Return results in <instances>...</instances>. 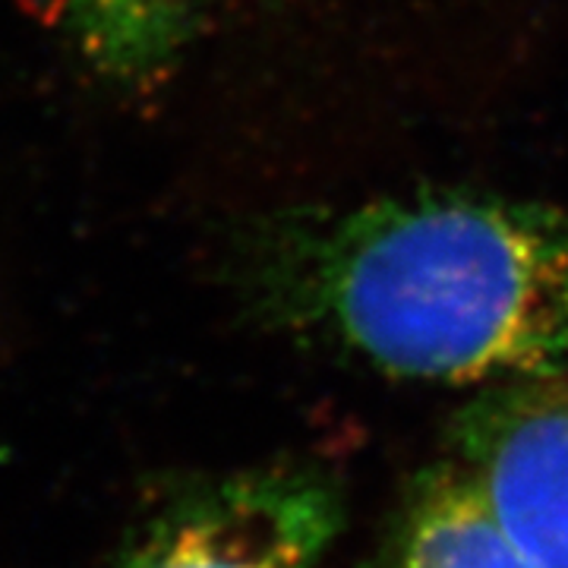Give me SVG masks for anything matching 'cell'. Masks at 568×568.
Wrapping results in <instances>:
<instances>
[{"mask_svg": "<svg viewBox=\"0 0 568 568\" xmlns=\"http://www.w3.org/2000/svg\"><path fill=\"white\" fill-rule=\"evenodd\" d=\"M369 568H534L455 458L407 484Z\"/></svg>", "mask_w": 568, "mask_h": 568, "instance_id": "obj_4", "label": "cell"}, {"mask_svg": "<svg viewBox=\"0 0 568 568\" xmlns=\"http://www.w3.org/2000/svg\"><path fill=\"white\" fill-rule=\"evenodd\" d=\"M265 323L398 383L568 376V209L465 186L291 209L256 231Z\"/></svg>", "mask_w": 568, "mask_h": 568, "instance_id": "obj_1", "label": "cell"}, {"mask_svg": "<svg viewBox=\"0 0 568 568\" xmlns=\"http://www.w3.org/2000/svg\"><path fill=\"white\" fill-rule=\"evenodd\" d=\"M446 455L484 489L534 568H568V376L480 388L446 426Z\"/></svg>", "mask_w": 568, "mask_h": 568, "instance_id": "obj_3", "label": "cell"}, {"mask_svg": "<svg viewBox=\"0 0 568 568\" xmlns=\"http://www.w3.org/2000/svg\"><path fill=\"white\" fill-rule=\"evenodd\" d=\"M200 10L203 0H61L82 58L126 92H152L178 70Z\"/></svg>", "mask_w": 568, "mask_h": 568, "instance_id": "obj_5", "label": "cell"}, {"mask_svg": "<svg viewBox=\"0 0 568 568\" xmlns=\"http://www.w3.org/2000/svg\"><path fill=\"white\" fill-rule=\"evenodd\" d=\"M345 528L342 484L310 462L152 480L99 568H320Z\"/></svg>", "mask_w": 568, "mask_h": 568, "instance_id": "obj_2", "label": "cell"}]
</instances>
